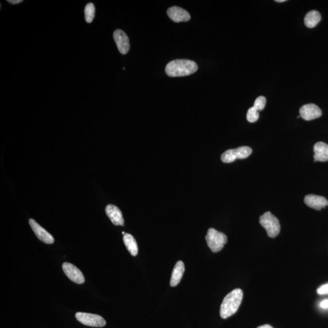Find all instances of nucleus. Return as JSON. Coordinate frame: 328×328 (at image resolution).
<instances>
[{"label":"nucleus","instance_id":"obj_12","mask_svg":"<svg viewBox=\"0 0 328 328\" xmlns=\"http://www.w3.org/2000/svg\"><path fill=\"white\" fill-rule=\"evenodd\" d=\"M304 201L308 207L317 211L328 206V201L325 197L315 195H306Z\"/></svg>","mask_w":328,"mask_h":328},{"label":"nucleus","instance_id":"obj_11","mask_svg":"<svg viewBox=\"0 0 328 328\" xmlns=\"http://www.w3.org/2000/svg\"><path fill=\"white\" fill-rule=\"evenodd\" d=\"M167 15L171 20L176 23L185 22L190 20L189 13L180 7L174 6L168 9Z\"/></svg>","mask_w":328,"mask_h":328},{"label":"nucleus","instance_id":"obj_5","mask_svg":"<svg viewBox=\"0 0 328 328\" xmlns=\"http://www.w3.org/2000/svg\"><path fill=\"white\" fill-rule=\"evenodd\" d=\"M252 153L250 147L243 146L236 149H228L221 155V161L224 163H233L236 159L247 158Z\"/></svg>","mask_w":328,"mask_h":328},{"label":"nucleus","instance_id":"obj_4","mask_svg":"<svg viewBox=\"0 0 328 328\" xmlns=\"http://www.w3.org/2000/svg\"><path fill=\"white\" fill-rule=\"evenodd\" d=\"M260 223L266 230L269 237H276L280 231L281 227L279 219L270 212H266L260 217Z\"/></svg>","mask_w":328,"mask_h":328},{"label":"nucleus","instance_id":"obj_2","mask_svg":"<svg viewBox=\"0 0 328 328\" xmlns=\"http://www.w3.org/2000/svg\"><path fill=\"white\" fill-rule=\"evenodd\" d=\"M197 65L189 60H175L168 63L165 67L166 74L172 77L190 76L196 72Z\"/></svg>","mask_w":328,"mask_h":328},{"label":"nucleus","instance_id":"obj_26","mask_svg":"<svg viewBox=\"0 0 328 328\" xmlns=\"http://www.w3.org/2000/svg\"><path fill=\"white\" fill-rule=\"evenodd\" d=\"M122 234H123V235H125V233L124 232V231H122Z\"/></svg>","mask_w":328,"mask_h":328},{"label":"nucleus","instance_id":"obj_8","mask_svg":"<svg viewBox=\"0 0 328 328\" xmlns=\"http://www.w3.org/2000/svg\"><path fill=\"white\" fill-rule=\"evenodd\" d=\"M29 223H30L31 228H32L35 235L41 241L48 244V245H51V244L54 243V239L53 236L44 228L40 226L37 222L33 220V219H30L29 220Z\"/></svg>","mask_w":328,"mask_h":328},{"label":"nucleus","instance_id":"obj_10","mask_svg":"<svg viewBox=\"0 0 328 328\" xmlns=\"http://www.w3.org/2000/svg\"><path fill=\"white\" fill-rule=\"evenodd\" d=\"M322 111L320 108L313 103L303 105L300 109V116L305 120L317 119L322 115Z\"/></svg>","mask_w":328,"mask_h":328},{"label":"nucleus","instance_id":"obj_13","mask_svg":"<svg viewBox=\"0 0 328 328\" xmlns=\"http://www.w3.org/2000/svg\"><path fill=\"white\" fill-rule=\"evenodd\" d=\"M105 212L108 218L115 226L124 225V219L122 212L117 207L113 204L108 205L106 207Z\"/></svg>","mask_w":328,"mask_h":328},{"label":"nucleus","instance_id":"obj_25","mask_svg":"<svg viewBox=\"0 0 328 328\" xmlns=\"http://www.w3.org/2000/svg\"><path fill=\"white\" fill-rule=\"evenodd\" d=\"M277 3H283V2H285L286 0H276V1Z\"/></svg>","mask_w":328,"mask_h":328},{"label":"nucleus","instance_id":"obj_17","mask_svg":"<svg viewBox=\"0 0 328 328\" xmlns=\"http://www.w3.org/2000/svg\"><path fill=\"white\" fill-rule=\"evenodd\" d=\"M320 20V14L317 11H311L306 14L304 22L306 27L313 28L318 25Z\"/></svg>","mask_w":328,"mask_h":328},{"label":"nucleus","instance_id":"obj_24","mask_svg":"<svg viewBox=\"0 0 328 328\" xmlns=\"http://www.w3.org/2000/svg\"><path fill=\"white\" fill-rule=\"evenodd\" d=\"M257 328H274L272 327V326L269 325H264L260 326V327H258Z\"/></svg>","mask_w":328,"mask_h":328},{"label":"nucleus","instance_id":"obj_6","mask_svg":"<svg viewBox=\"0 0 328 328\" xmlns=\"http://www.w3.org/2000/svg\"><path fill=\"white\" fill-rule=\"evenodd\" d=\"M76 317L79 322L88 327H103L106 325V321L100 315L90 313L77 312Z\"/></svg>","mask_w":328,"mask_h":328},{"label":"nucleus","instance_id":"obj_3","mask_svg":"<svg viewBox=\"0 0 328 328\" xmlns=\"http://www.w3.org/2000/svg\"><path fill=\"white\" fill-rule=\"evenodd\" d=\"M206 240L209 247L214 253L221 251L228 243V238L225 234L213 228L209 229L207 231Z\"/></svg>","mask_w":328,"mask_h":328},{"label":"nucleus","instance_id":"obj_23","mask_svg":"<svg viewBox=\"0 0 328 328\" xmlns=\"http://www.w3.org/2000/svg\"><path fill=\"white\" fill-rule=\"evenodd\" d=\"M23 0H8V2L12 4H17L22 3Z\"/></svg>","mask_w":328,"mask_h":328},{"label":"nucleus","instance_id":"obj_16","mask_svg":"<svg viewBox=\"0 0 328 328\" xmlns=\"http://www.w3.org/2000/svg\"><path fill=\"white\" fill-rule=\"evenodd\" d=\"M124 242L127 249L132 256H136L138 254V246L136 240L131 234L125 233L124 235Z\"/></svg>","mask_w":328,"mask_h":328},{"label":"nucleus","instance_id":"obj_22","mask_svg":"<svg viewBox=\"0 0 328 328\" xmlns=\"http://www.w3.org/2000/svg\"><path fill=\"white\" fill-rule=\"evenodd\" d=\"M320 306L323 309H328V300H324L322 301L320 304Z\"/></svg>","mask_w":328,"mask_h":328},{"label":"nucleus","instance_id":"obj_19","mask_svg":"<svg viewBox=\"0 0 328 328\" xmlns=\"http://www.w3.org/2000/svg\"><path fill=\"white\" fill-rule=\"evenodd\" d=\"M259 118V113L256 108L252 107L250 108L247 113V119L250 123L257 121Z\"/></svg>","mask_w":328,"mask_h":328},{"label":"nucleus","instance_id":"obj_21","mask_svg":"<svg viewBox=\"0 0 328 328\" xmlns=\"http://www.w3.org/2000/svg\"><path fill=\"white\" fill-rule=\"evenodd\" d=\"M317 293L319 295H327V294H328V283L319 287L317 289Z\"/></svg>","mask_w":328,"mask_h":328},{"label":"nucleus","instance_id":"obj_14","mask_svg":"<svg viewBox=\"0 0 328 328\" xmlns=\"http://www.w3.org/2000/svg\"><path fill=\"white\" fill-rule=\"evenodd\" d=\"M314 162L328 161V145L323 142H317L313 146Z\"/></svg>","mask_w":328,"mask_h":328},{"label":"nucleus","instance_id":"obj_7","mask_svg":"<svg viewBox=\"0 0 328 328\" xmlns=\"http://www.w3.org/2000/svg\"><path fill=\"white\" fill-rule=\"evenodd\" d=\"M63 271L72 281L77 284H83L85 282L83 274L74 265L69 262H64L62 265Z\"/></svg>","mask_w":328,"mask_h":328},{"label":"nucleus","instance_id":"obj_1","mask_svg":"<svg viewBox=\"0 0 328 328\" xmlns=\"http://www.w3.org/2000/svg\"><path fill=\"white\" fill-rule=\"evenodd\" d=\"M243 298V292L241 289H235L228 294L223 299L220 307V316L226 319L235 314L240 308Z\"/></svg>","mask_w":328,"mask_h":328},{"label":"nucleus","instance_id":"obj_15","mask_svg":"<svg viewBox=\"0 0 328 328\" xmlns=\"http://www.w3.org/2000/svg\"><path fill=\"white\" fill-rule=\"evenodd\" d=\"M184 271L185 266L184 262L182 261L178 262L177 264H175L174 269L173 270L172 277H171L170 279L171 286H177L180 283Z\"/></svg>","mask_w":328,"mask_h":328},{"label":"nucleus","instance_id":"obj_9","mask_svg":"<svg viewBox=\"0 0 328 328\" xmlns=\"http://www.w3.org/2000/svg\"><path fill=\"white\" fill-rule=\"evenodd\" d=\"M115 44L117 45L118 50L122 54H127L129 52L130 45L129 37L124 31L117 30L113 33Z\"/></svg>","mask_w":328,"mask_h":328},{"label":"nucleus","instance_id":"obj_20","mask_svg":"<svg viewBox=\"0 0 328 328\" xmlns=\"http://www.w3.org/2000/svg\"><path fill=\"white\" fill-rule=\"evenodd\" d=\"M266 98L264 96H260V97L256 98L254 105V107L259 111H262L264 110L265 106H266Z\"/></svg>","mask_w":328,"mask_h":328},{"label":"nucleus","instance_id":"obj_18","mask_svg":"<svg viewBox=\"0 0 328 328\" xmlns=\"http://www.w3.org/2000/svg\"><path fill=\"white\" fill-rule=\"evenodd\" d=\"M84 12H85V18L86 23H92L95 17V6L94 5V4L92 3L86 4L85 8V11Z\"/></svg>","mask_w":328,"mask_h":328}]
</instances>
